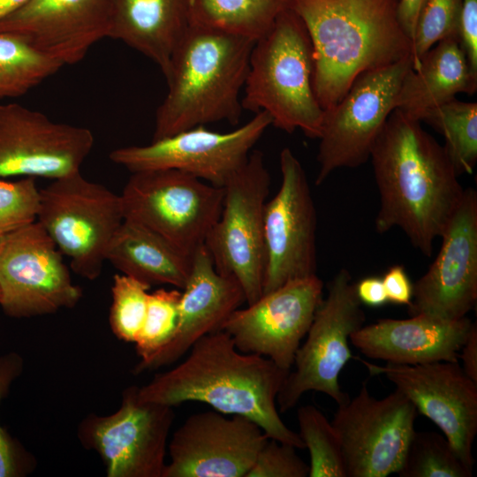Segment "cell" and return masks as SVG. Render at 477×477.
Masks as SVG:
<instances>
[{
    "label": "cell",
    "mask_w": 477,
    "mask_h": 477,
    "mask_svg": "<svg viewBox=\"0 0 477 477\" xmlns=\"http://www.w3.org/2000/svg\"><path fill=\"white\" fill-rule=\"evenodd\" d=\"M420 121L396 108L371 149L379 192L378 233L398 227L430 256L458 207L465 189L440 145Z\"/></svg>",
    "instance_id": "6da1fadb"
},
{
    "label": "cell",
    "mask_w": 477,
    "mask_h": 477,
    "mask_svg": "<svg viewBox=\"0 0 477 477\" xmlns=\"http://www.w3.org/2000/svg\"><path fill=\"white\" fill-rule=\"evenodd\" d=\"M188 352L178 366L138 387L139 398L173 407L186 402L208 404L222 413L251 419L270 439L305 448L276 407L290 371L266 357L240 352L223 330L201 337Z\"/></svg>",
    "instance_id": "7a4b0ae2"
},
{
    "label": "cell",
    "mask_w": 477,
    "mask_h": 477,
    "mask_svg": "<svg viewBox=\"0 0 477 477\" xmlns=\"http://www.w3.org/2000/svg\"><path fill=\"white\" fill-rule=\"evenodd\" d=\"M398 0H292L308 32L314 90L323 110L337 104L361 73L412 55Z\"/></svg>",
    "instance_id": "3957f363"
},
{
    "label": "cell",
    "mask_w": 477,
    "mask_h": 477,
    "mask_svg": "<svg viewBox=\"0 0 477 477\" xmlns=\"http://www.w3.org/2000/svg\"><path fill=\"white\" fill-rule=\"evenodd\" d=\"M254 42L191 24L163 74L168 93L156 110L152 140L209 123L237 125Z\"/></svg>",
    "instance_id": "277c9868"
},
{
    "label": "cell",
    "mask_w": 477,
    "mask_h": 477,
    "mask_svg": "<svg viewBox=\"0 0 477 477\" xmlns=\"http://www.w3.org/2000/svg\"><path fill=\"white\" fill-rule=\"evenodd\" d=\"M241 104L254 113L267 112L271 125L282 131L300 129L307 137L319 139L324 110L314 90L313 47L292 7L255 41Z\"/></svg>",
    "instance_id": "5b68a950"
},
{
    "label": "cell",
    "mask_w": 477,
    "mask_h": 477,
    "mask_svg": "<svg viewBox=\"0 0 477 477\" xmlns=\"http://www.w3.org/2000/svg\"><path fill=\"white\" fill-rule=\"evenodd\" d=\"M37 222L80 276L96 279L109 245L124 221L120 194L80 172L40 189Z\"/></svg>",
    "instance_id": "8992f818"
},
{
    "label": "cell",
    "mask_w": 477,
    "mask_h": 477,
    "mask_svg": "<svg viewBox=\"0 0 477 477\" xmlns=\"http://www.w3.org/2000/svg\"><path fill=\"white\" fill-rule=\"evenodd\" d=\"M325 299L318 305L306 341L296 352L293 365L278 392L281 413L293 408L303 394L318 391L338 405L349 400L339 384V375L351 359V336L360 329L366 315L349 271L341 269L328 284Z\"/></svg>",
    "instance_id": "52a82bcc"
},
{
    "label": "cell",
    "mask_w": 477,
    "mask_h": 477,
    "mask_svg": "<svg viewBox=\"0 0 477 477\" xmlns=\"http://www.w3.org/2000/svg\"><path fill=\"white\" fill-rule=\"evenodd\" d=\"M120 198L124 219L193 255L220 216L223 187L178 170H145L132 173Z\"/></svg>",
    "instance_id": "ba28073f"
},
{
    "label": "cell",
    "mask_w": 477,
    "mask_h": 477,
    "mask_svg": "<svg viewBox=\"0 0 477 477\" xmlns=\"http://www.w3.org/2000/svg\"><path fill=\"white\" fill-rule=\"evenodd\" d=\"M270 175L263 155L252 150L223 186L220 216L205 240L216 269L240 284L246 305L263 292L266 266L263 215Z\"/></svg>",
    "instance_id": "9c48e42d"
},
{
    "label": "cell",
    "mask_w": 477,
    "mask_h": 477,
    "mask_svg": "<svg viewBox=\"0 0 477 477\" xmlns=\"http://www.w3.org/2000/svg\"><path fill=\"white\" fill-rule=\"evenodd\" d=\"M412 67L410 55L390 65L365 72L337 104L324 110L316 185L337 169L356 168L370 158L374 142L397 108L402 80Z\"/></svg>",
    "instance_id": "30bf717a"
},
{
    "label": "cell",
    "mask_w": 477,
    "mask_h": 477,
    "mask_svg": "<svg viewBox=\"0 0 477 477\" xmlns=\"http://www.w3.org/2000/svg\"><path fill=\"white\" fill-rule=\"evenodd\" d=\"M174 419L173 406L142 401L138 387L130 386L116 412L87 415L77 435L100 456L108 477H163Z\"/></svg>",
    "instance_id": "8fae6325"
},
{
    "label": "cell",
    "mask_w": 477,
    "mask_h": 477,
    "mask_svg": "<svg viewBox=\"0 0 477 477\" xmlns=\"http://www.w3.org/2000/svg\"><path fill=\"white\" fill-rule=\"evenodd\" d=\"M62 253L39 222L0 237V307L11 318H30L74 307L82 289Z\"/></svg>",
    "instance_id": "7c38bea8"
},
{
    "label": "cell",
    "mask_w": 477,
    "mask_h": 477,
    "mask_svg": "<svg viewBox=\"0 0 477 477\" xmlns=\"http://www.w3.org/2000/svg\"><path fill=\"white\" fill-rule=\"evenodd\" d=\"M271 123L270 116L261 111L231 132H214L199 125L148 145L116 148L109 157L132 173L178 170L223 187L246 164L253 147Z\"/></svg>",
    "instance_id": "4fadbf2b"
},
{
    "label": "cell",
    "mask_w": 477,
    "mask_h": 477,
    "mask_svg": "<svg viewBox=\"0 0 477 477\" xmlns=\"http://www.w3.org/2000/svg\"><path fill=\"white\" fill-rule=\"evenodd\" d=\"M414 405L398 390L382 399L367 382L334 415L346 477H386L397 473L414 432Z\"/></svg>",
    "instance_id": "5bb4252c"
},
{
    "label": "cell",
    "mask_w": 477,
    "mask_h": 477,
    "mask_svg": "<svg viewBox=\"0 0 477 477\" xmlns=\"http://www.w3.org/2000/svg\"><path fill=\"white\" fill-rule=\"evenodd\" d=\"M281 185L263 215V293L317 275L316 211L305 170L289 148L280 153Z\"/></svg>",
    "instance_id": "9a60e30c"
},
{
    "label": "cell",
    "mask_w": 477,
    "mask_h": 477,
    "mask_svg": "<svg viewBox=\"0 0 477 477\" xmlns=\"http://www.w3.org/2000/svg\"><path fill=\"white\" fill-rule=\"evenodd\" d=\"M94 141L87 128L54 122L19 103H0V178L55 180L80 172Z\"/></svg>",
    "instance_id": "2e32d148"
},
{
    "label": "cell",
    "mask_w": 477,
    "mask_h": 477,
    "mask_svg": "<svg viewBox=\"0 0 477 477\" xmlns=\"http://www.w3.org/2000/svg\"><path fill=\"white\" fill-rule=\"evenodd\" d=\"M322 290L317 275L291 280L263 293L246 308L236 309L219 330L228 333L240 352L266 357L291 371Z\"/></svg>",
    "instance_id": "e0dca14e"
},
{
    "label": "cell",
    "mask_w": 477,
    "mask_h": 477,
    "mask_svg": "<svg viewBox=\"0 0 477 477\" xmlns=\"http://www.w3.org/2000/svg\"><path fill=\"white\" fill-rule=\"evenodd\" d=\"M358 360L370 375H382L390 381L417 412L440 428L459 458L473 469L477 382L466 375L458 361L380 366Z\"/></svg>",
    "instance_id": "ac0fdd59"
},
{
    "label": "cell",
    "mask_w": 477,
    "mask_h": 477,
    "mask_svg": "<svg viewBox=\"0 0 477 477\" xmlns=\"http://www.w3.org/2000/svg\"><path fill=\"white\" fill-rule=\"evenodd\" d=\"M269 439L242 415L193 414L172 435L163 477H246Z\"/></svg>",
    "instance_id": "d6986e66"
},
{
    "label": "cell",
    "mask_w": 477,
    "mask_h": 477,
    "mask_svg": "<svg viewBox=\"0 0 477 477\" xmlns=\"http://www.w3.org/2000/svg\"><path fill=\"white\" fill-rule=\"evenodd\" d=\"M428 270L413 285L410 316H466L477 300V193L465 189Z\"/></svg>",
    "instance_id": "ffe728a7"
},
{
    "label": "cell",
    "mask_w": 477,
    "mask_h": 477,
    "mask_svg": "<svg viewBox=\"0 0 477 477\" xmlns=\"http://www.w3.org/2000/svg\"><path fill=\"white\" fill-rule=\"evenodd\" d=\"M117 0H30L0 20V32L18 34L63 65L80 62L110 37Z\"/></svg>",
    "instance_id": "44dd1931"
},
{
    "label": "cell",
    "mask_w": 477,
    "mask_h": 477,
    "mask_svg": "<svg viewBox=\"0 0 477 477\" xmlns=\"http://www.w3.org/2000/svg\"><path fill=\"white\" fill-rule=\"evenodd\" d=\"M246 302L244 292L232 276L219 273L205 245L193 255L192 269L181 291L178 327L171 340L134 373L170 365L184 356L201 337L217 331Z\"/></svg>",
    "instance_id": "7402d4cb"
},
{
    "label": "cell",
    "mask_w": 477,
    "mask_h": 477,
    "mask_svg": "<svg viewBox=\"0 0 477 477\" xmlns=\"http://www.w3.org/2000/svg\"><path fill=\"white\" fill-rule=\"evenodd\" d=\"M472 321L443 320L427 314L409 319H380L362 326L351 337V344L370 359L390 364L418 365L458 361Z\"/></svg>",
    "instance_id": "603a6c76"
},
{
    "label": "cell",
    "mask_w": 477,
    "mask_h": 477,
    "mask_svg": "<svg viewBox=\"0 0 477 477\" xmlns=\"http://www.w3.org/2000/svg\"><path fill=\"white\" fill-rule=\"evenodd\" d=\"M191 25V0H117L110 38L155 62L164 74Z\"/></svg>",
    "instance_id": "cb8c5ba5"
},
{
    "label": "cell",
    "mask_w": 477,
    "mask_h": 477,
    "mask_svg": "<svg viewBox=\"0 0 477 477\" xmlns=\"http://www.w3.org/2000/svg\"><path fill=\"white\" fill-rule=\"evenodd\" d=\"M477 90L474 72L458 38L440 41L430 48L404 77L397 108L420 120L426 111L453 98L458 93Z\"/></svg>",
    "instance_id": "d4e9b609"
},
{
    "label": "cell",
    "mask_w": 477,
    "mask_h": 477,
    "mask_svg": "<svg viewBox=\"0 0 477 477\" xmlns=\"http://www.w3.org/2000/svg\"><path fill=\"white\" fill-rule=\"evenodd\" d=\"M106 261L122 274L150 286L169 284L182 290L191 272L193 255L150 229L124 219L109 245Z\"/></svg>",
    "instance_id": "484cf974"
},
{
    "label": "cell",
    "mask_w": 477,
    "mask_h": 477,
    "mask_svg": "<svg viewBox=\"0 0 477 477\" xmlns=\"http://www.w3.org/2000/svg\"><path fill=\"white\" fill-rule=\"evenodd\" d=\"M292 0H191V24L254 41L262 37Z\"/></svg>",
    "instance_id": "4316f807"
},
{
    "label": "cell",
    "mask_w": 477,
    "mask_h": 477,
    "mask_svg": "<svg viewBox=\"0 0 477 477\" xmlns=\"http://www.w3.org/2000/svg\"><path fill=\"white\" fill-rule=\"evenodd\" d=\"M420 121L443 136L457 176L471 174L477 162V103L455 97L423 113Z\"/></svg>",
    "instance_id": "83f0119b"
},
{
    "label": "cell",
    "mask_w": 477,
    "mask_h": 477,
    "mask_svg": "<svg viewBox=\"0 0 477 477\" xmlns=\"http://www.w3.org/2000/svg\"><path fill=\"white\" fill-rule=\"evenodd\" d=\"M63 66L18 34L0 32V99L26 95Z\"/></svg>",
    "instance_id": "f1b7e54d"
},
{
    "label": "cell",
    "mask_w": 477,
    "mask_h": 477,
    "mask_svg": "<svg viewBox=\"0 0 477 477\" xmlns=\"http://www.w3.org/2000/svg\"><path fill=\"white\" fill-rule=\"evenodd\" d=\"M399 477H472L473 469L457 455L449 440L434 431H415Z\"/></svg>",
    "instance_id": "f546056e"
},
{
    "label": "cell",
    "mask_w": 477,
    "mask_h": 477,
    "mask_svg": "<svg viewBox=\"0 0 477 477\" xmlns=\"http://www.w3.org/2000/svg\"><path fill=\"white\" fill-rule=\"evenodd\" d=\"M299 436L310 455L309 477H346L339 437L331 422L315 406L297 412Z\"/></svg>",
    "instance_id": "4dcf8cb0"
},
{
    "label": "cell",
    "mask_w": 477,
    "mask_h": 477,
    "mask_svg": "<svg viewBox=\"0 0 477 477\" xmlns=\"http://www.w3.org/2000/svg\"><path fill=\"white\" fill-rule=\"evenodd\" d=\"M180 289H158L149 292L145 320L135 349L140 366L148 361L173 337L178 327Z\"/></svg>",
    "instance_id": "1f68e13d"
},
{
    "label": "cell",
    "mask_w": 477,
    "mask_h": 477,
    "mask_svg": "<svg viewBox=\"0 0 477 477\" xmlns=\"http://www.w3.org/2000/svg\"><path fill=\"white\" fill-rule=\"evenodd\" d=\"M150 288L122 273L113 276L109 323L119 340L136 342L145 320Z\"/></svg>",
    "instance_id": "d6a6232c"
},
{
    "label": "cell",
    "mask_w": 477,
    "mask_h": 477,
    "mask_svg": "<svg viewBox=\"0 0 477 477\" xmlns=\"http://www.w3.org/2000/svg\"><path fill=\"white\" fill-rule=\"evenodd\" d=\"M24 368V360L17 352L0 355V404L11 385ZM36 467L34 455L0 424V477H24Z\"/></svg>",
    "instance_id": "836d02e7"
},
{
    "label": "cell",
    "mask_w": 477,
    "mask_h": 477,
    "mask_svg": "<svg viewBox=\"0 0 477 477\" xmlns=\"http://www.w3.org/2000/svg\"><path fill=\"white\" fill-rule=\"evenodd\" d=\"M461 6L462 0H427L415 26L412 68H415L420 57L440 41L458 38Z\"/></svg>",
    "instance_id": "e575fe53"
},
{
    "label": "cell",
    "mask_w": 477,
    "mask_h": 477,
    "mask_svg": "<svg viewBox=\"0 0 477 477\" xmlns=\"http://www.w3.org/2000/svg\"><path fill=\"white\" fill-rule=\"evenodd\" d=\"M39 202L34 178H0V237L36 221Z\"/></svg>",
    "instance_id": "d590c367"
},
{
    "label": "cell",
    "mask_w": 477,
    "mask_h": 477,
    "mask_svg": "<svg viewBox=\"0 0 477 477\" xmlns=\"http://www.w3.org/2000/svg\"><path fill=\"white\" fill-rule=\"evenodd\" d=\"M295 447L269 439L259 451L246 477H307L309 466Z\"/></svg>",
    "instance_id": "8d00e7d4"
},
{
    "label": "cell",
    "mask_w": 477,
    "mask_h": 477,
    "mask_svg": "<svg viewBox=\"0 0 477 477\" xmlns=\"http://www.w3.org/2000/svg\"><path fill=\"white\" fill-rule=\"evenodd\" d=\"M458 39L472 69L477 72V0H462Z\"/></svg>",
    "instance_id": "74e56055"
},
{
    "label": "cell",
    "mask_w": 477,
    "mask_h": 477,
    "mask_svg": "<svg viewBox=\"0 0 477 477\" xmlns=\"http://www.w3.org/2000/svg\"><path fill=\"white\" fill-rule=\"evenodd\" d=\"M382 280L389 302L406 306L411 304L413 284L403 266L390 267Z\"/></svg>",
    "instance_id": "f35d334b"
},
{
    "label": "cell",
    "mask_w": 477,
    "mask_h": 477,
    "mask_svg": "<svg viewBox=\"0 0 477 477\" xmlns=\"http://www.w3.org/2000/svg\"><path fill=\"white\" fill-rule=\"evenodd\" d=\"M356 293L361 302L370 307H380L388 302L382 278L367 277L356 284Z\"/></svg>",
    "instance_id": "ab89813d"
},
{
    "label": "cell",
    "mask_w": 477,
    "mask_h": 477,
    "mask_svg": "<svg viewBox=\"0 0 477 477\" xmlns=\"http://www.w3.org/2000/svg\"><path fill=\"white\" fill-rule=\"evenodd\" d=\"M427 0H398V14L400 24L413 42L419 15Z\"/></svg>",
    "instance_id": "60d3db41"
},
{
    "label": "cell",
    "mask_w": 477,
    "mask_h": 477,
    "mask_svg": "<svg viewBox=\"0 0 477 477\" xmlns=\"http://www.w3.org/2000/svg\"><path fill=\"white\" fill-rule=\"evenodd\" d=\"M459 354L466 375L477 382V325L473 322L468 337L464 343Z\"/></svg>",
    "instance_id": "b9f144b4"
},
{
    "label": "cell",
    "mask_w": 477,
    "mask_h": 477,
    "mask_svg": "<svg viewBox=\"0 0 477 477\" xmlns=\"http://www.w3.org/2000/svg\"><path fill=\"white\" fill-rule=\"evenodd\" d=\"M30 0H0V20L18 11Z\"/></svg>",
    "instance_id": "7bdbcfd3"
}]
</instances>
